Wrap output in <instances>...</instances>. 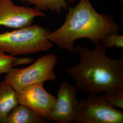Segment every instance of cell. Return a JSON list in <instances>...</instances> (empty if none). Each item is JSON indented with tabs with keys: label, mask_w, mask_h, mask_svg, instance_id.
Masks as SVG:
<instances>
[{
	"label": "cell",
	"mask_w": 123,
	"mask_h": 123,
	"mask_svg": "<svg viewBox=\"0 0 123 123\" xmlns=\"http://www.w3.org/2000/svg\"><path fill=\"white\" fill-rule=\"evenodd\" d=\"M46 121L26 106L19 104L9 113L6 123H44Z\"/></svg>",
	"instance_id": "30bf717a"
},
{
	"label": "cell",
	"mask_w": 123,
	"mask_h": 123,
	"mask_svg": "<svg viewBox=\"0 0 123 123\" xmlns=\"http://www.w3.org/2000/svg\"><path fill=\"white\" fill-rule=\"evenodd\" d=\"M46 17L35 7L17 6L13 0H0V26L19 29L31 25L37 17Z\"/></svg>",
	"instance_id": "52a82bcc"
},
{
	"label": "cell",
	"mask_w": 123,
	"mask_h": 123,
	"mask_svg": "<svg viewBox=\"0 0 123 123\" xmlns=\"http://www.w3.org/2000/svg\"><path fill=\"white\" fill-rule=\"evenodd\" d=\"M23 3L33 5L36 9L40 11L50 10L60 13L68 7V4L74 2L75 0H19Z\"/></svg>",
	"instance_id": "8fae6325"
},
{
	"label": "cell",
	"mask_w": 123,
	"mask_h": 123,
	"mask_svg": "<svg viewBox=\"0 0 123 123\" xmlns=\"http://www.w3.org/2000/svg\"><path fill=\"white\" fill-rule=\"evenodd\" d=\"M34 60L30 57L18 58L7 55L0 49V74H7L14 67L32 62Z\"/></svg>",
	"instance_id": "7c38bea8"
},
{
	"label": "cell",
	"mask_w": 123,
	"mask_h": 123,
	"mask_svg": "<svg viewBox=\"0 0 123 123\" xmlns=\"http://www.w3.org/2000/svg\"><path fill=\"white\" fill-rule=\"evenodd\" d=\"M101 97L112 106L123 109V88L105 92Z\"/></svg>",
	"instance_id": "4fadbf2b"
},
{
	"label": "cell",
	"mask_w": 123,
	"mask_h": 123,
	"mask_svg": "<svg viewBox=\"0 0 123 123\" xmlns=\"http://www.w3.org/2000/svg\"><path fill=\"white\" fill-rule=\"evenodd\" d=\"M100 43L106 49L114 47L119 49L123 48V36L118 33L108 34L102 38Z\"/></svg>",
	"instance_id": "5bb4252c"
},
{
	"label": "cell",
	"mask_w": 123,
	"mask_h": 123,
	"mask_svg": "<svg viewBox=\"0 0 123 123\" xmlns=\"http://www.w3.org/2000/svg\"><path fill=\"white\" fill-rule=\"evenodd\" d=\"M79 63L66 68L67 74L74 81L78 90L98 94L123 88V59H112L100 43L92 50L83 46L75 48Z\"/></svg>",
	"instance_id": "6da1fadb"
},
{
	"label": "cell",
	"mask_w": 123,
	"mask_h": 123,
	"mask_svg": "<svg viewBox=\"0 0 123 123\" xmlns=\"http://www.w3.org/2000/svg\"><path fill=\"white\" fill-rule=\"evenodd\" d=\"M79 101L75 109L76 123H123V112L112 106L102 97L88 94Z\"/></svg>",
	"instance_id": "5b68a950"
},
{
	"label": "cell",
	"mask_w": 123,
	"mask_h": 123,
	"mask_svg": "<svg viewBox=\"0 0 123 123\" xmlns=\"http://www.w3.org/2000/svg\"><path fill=\"white\" fill-rule=\"evenodd\" d=\"M19 104L47 119L53 111L56 98L47 92L43 84L29 85L17 92Z\"/></svg>",
	"instance_id": "8992f818"
},
{
	"label": "cell",
	"mask_w": 123,
	"mask_h": 123,
	"mask_svg": "<svg viewBox=\"0 0 123 123\" xmlns=\"http://www.w3.org/2000/svg\"><path fill=\"white\" fill-rule=\"evenodd\" d=\"M119 0V1H122L123 0Z\"/></svg>",
	"instance_id": "9a60e30c"
},
{
	"label": "cell",
	"mask_w": 123,
	"mask_h": 123,
	"mask_svg": "<svg viewBox=\"0 0 123 123\" xmlns=\"http://www.w3.org/2000/svg\"><path fill=\"white\" fill-rule=\"evenodd\" d=\"M57 62V57L53 54L40 57L26 68H12L6 74L4 80L17 92L29 85L54 81L56 75L54 68Z\"/></svg>",
	"instance_id": "277c9868"
},
{
	"label": "cell",
	"mask_w": 123,
	"mask_h": 123,
	"mask_svg": "<svg viewBox=\"0 0 123 123\" xmlns=\"http://www.w3.org/2000/svg\"><path fill=\"white\" fill-rule=\"evenodd\" d=\"M48 28L37 25L0 33V49L16 56L46 52L53 47Z\"/></svg>",
	"instance_id": "3957f363"
},
{
	"label": "cell",
	"mask_w": 123,
	"mask_h": 123,
	"mask_svg": "<svg viewBox=\"0 0 123 123\" xmlns=\"http://www.w3.org/2000/svg\"><path fill=\"white\" fill-rule=\"evenodd\" d=\"M78 90L76 86L63 81L58 89L54 108L47 121L58 123H73L75 109L79 102Z\"/></svg>",
	"instance_id": "ba28073f"
},
{
	"label": "cell",
	"mask_w": 123,
	"mask_h": 123,
	"mask_svg": "<svg viewBox=\"0 0 123 123\" xmlns=\"http://www.w3.org/2000/svg\"><path fill=\"white\" fill-rule=\"evenodd\" d=\"M120 29L111 15L98 13L90 0H80L75 6L68 8L64 23L56 30L49 31L48 38L58 48L75 54L76 40L88 38L96 45L105 36L118 33Z\"/></svg>",
	"instance_id": "7a4b0ae2"
},
{
	"label": "cell",
	"mask_w": 123,
	"mask_h": 123,
	"mask_svg": "<svg viewBox=\"0 0 123 123\" xmlns=\"http://www.w3.org/2000/svg\"><path fill=\"white\" fill-rule=\"evenodd\" d=\"M17 92L5 80L0 82V123H6L11 111L19 105Z\"/></svg>",
	"instance_id": "9c48e42d"
}]
</instances>
